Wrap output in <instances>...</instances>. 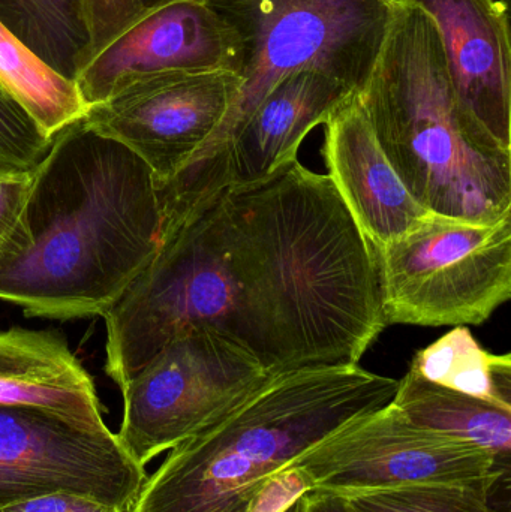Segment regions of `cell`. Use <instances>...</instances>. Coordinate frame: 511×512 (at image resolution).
Segmentation results:
<instances>
[{
  "label": "cell",
  "instance_id": "obj_1",
  "mask_svg": "<svg viewBox=\"0 0 511 512\" xmlns=\"http://www.w3.org/2000/svg\"><path fill=\"white\" fill-rule=\"evenodd\" d=\"M180 256L195 324L267 372L359 364L387 327L377 246L332 179L299 158L204 198Z\"/></svg>",
  "mask_w": 511,
  "mask_h": 512
},
{
  "label": "cell",
  "instance_id": "obj_2",
  "mask_svg": "<svg viewBox=\"0 0 511 512\" xmlns=\"http://www.w3.org/2000/svg\"><path fill=\"white\" fill-rule=\"evenodd\" d=\"M23 221V249L0 262V300L29 318H104L161 243L149 168L83 119L54 135Z\"/></svg>",
  "mask_w": 511,
  "mask_h": 512
},
{
  "label": "cell",
  "instance_id": "obj_3",
  "mask_svg": "<svg viewBox=\"0 0 511 512\" xmlns=\"http://www.w3.org/2000/svg\"><path fill=\"white\" fill-rule=\"evenodd\" d=\"M398 385L359 364L273 373L212 426L171 448L126 512H246L270 474L347 421L392 403Z\"/></svg>",
  "mask_w": 511,
  "mask_h": 512
},
{
  "label": "cell",
  "instance_id": "obj_4",
  "mask_svg": "<svg viewBox=\"0 0 511 512\" xmlns=\"http://www.w3.org/2000/svg\"><path fill=\"white\" fill-rule=\"evenodd\" d=\"M356 95L420 206L474 224L511 215V150L462 116L440 33L419 6L402 0L377 65Z\"/></svg>",
  "mask_w": 511,
  "mask_h": 512
},
{
  "label": "cell",
  "instance_id": "obj_5",
  "mask_svg": "<svg viewBox=\"0 0 511 512\" xmlns=\"http://www.w3.org/2000/svg\"><path fill=\"white\" fill-rule=\"evenodd\" d=\"M239 44L240 86L221 126L164 188L165 206L194 203L225 147L261 99L291 72L318 69L359 93L371 77L402 0H206Z\"/></svg>",
  "mask_w": 511,
  "mask_h": 512
},
{
  "label": "cell",
  "instance_id": "obj_6",
  "mask_svg": "<svg viewBox=\"0 0 511 512\" xmlns=\"http://www.w3.org/2000/svg\"><path fill=\"white\" fill-rule=\"evenodd\" d=\"M387 327L480 325L511 297V215L474 224L429 215L378 249Z\"/></svg>",
  "mask_w": 511,
  "mask_h": 512
},
{
  "label": "cell",
  "instance_id": "obj_7",
  "mask_svg": "<svg viewBox=\"0 0 511 512\" xmlns=\"http://www.w3.org/2000/svg\"><path fill=\"white\" fill-rule=\"evenodd\" d=\"M272 375L254 355L216 331H186L120 388L123 418L117 438L146 468L212 426Z\"/></svg>",
  "mask_w": 511,
  "mask_h": 512
},
{
  "label": "cell",
  "instance_id": "obj_8",
  "mask_svg": "<svg viewBox=\"0 0 511 512\" xmlns=\"http://www.w3.org/2000/svg\"><path fill=\"white\" fill-rule=\"evenodd\" d=\"M291 463L312 492L335 495L501 477L494 453L416 426L392 403L347 421Z\"/></svg>",
  "mask_w": 511,
  "mask_h": 512
},
{
  "label": "cell",
  "instance_id": "obj_9",
  "mask_svg": "<svg viewBox=\"0 0 511 512\" xmlns=\"http://www.w3.org/2000/svg\"><path fill=\"white\" fill-rule=\"evenodd\" d=\"M110 429L90 430L26 406L0 405V508L74 495L128 511L146 480Z\"/></svg>",
  "mask_w": 511,
  "mask_h": 512
},
{
  "label": "cell",
  "instance_id": "obj_10",
  "mask_svg": "<svg viewBox=\"0 0 511 512\" xmlns=\"http://www.w3.org/2000/svg\"><path fill=\"white\" fill-rule=\"evenodd\" d=\"M239 86L230 71L149 75L87 107L83 122L131 150L164 188L218 131Z\"/></svg>",
  "mask_w": 511,
  "mask_h": 512
},
{
  "label": "cell",
  "instance_id": "obj_11",
  "mask_svg": "<svg viewBox=\"0 0 511 512\" xmlns=\"http://www.w3.org/2000/svg\"><path fill=\"white\" fill-rule=\"evenodd\" d=\"M239 63L236 35L206 0H174L105 45L74 83L90 107L138 78L168 72L237 74Z\"/></svg>",
  "mask_w": 511,
  "mask_h": 512
},
{
  "label": "cell",
  "instance_id": "obj_12",
  "mask_svg": "<svg viewBox=\"0 0 511 512\" xmlns=\"http://www.w3.org/2000/svg\"><path fill=\"white\" fill-rule=\"evenodd\" d=\"M437 26L459 111L511 150L510 8L498 0H405Z\"/></svg>",
  "mask_w": 511,
  "mask_h": 512
},
{
  "label": "cell",
  "instance_id": "obj_13",
  "mask_svg": "<svg viewBox=\"0 0 511 512\" xmlns=\"http://www.w3.org/2000/svg\"><path fill=\"white\" fill-rule=\"evenodd\" d=\"M354 93L318 69L291 72L276 81L225 147L206 197L224 186L257 182L297 159L306 135Z\"/></svg>",
  "mask_w": 511,
  "mask_h": 512
},
{
  "label": "cell",
  "instance_id": "obj_14",
  "mask_svg": "<svg viewBox=\"0 0 511 512\" xmlns=\"http://www.w3.org/2000/svg\"><path fill=\"white\" fill-rule=\"evenodd\" d=\"M323 158L327 176L377 249L432 215L417 203L390 164L356 93L324 123Z\"/></svg>",
  "mask_w": 511,
  "mask_h": 512
},
{
  "label": "cell",
  "instance_id": "obj_15",
  "mask_svg": "<svg viewBox=\"0 0 511 512\" xmlns=\"http://www.w3.org/2000/svg\"><path fill=\"white\" fill-rule=\"evenodd\" d=\"M170 2L174 0H0V21L45 65L75 81L105 45Z\"/></svg>",
  "mask_w": 511,
  "mask_h": 512
},
{
  "label": "cell",
  "instance_id": "obj_16",
  "mask_svg": "<svg viewBox=\"0 0 511 512\" xmlns=\"http://www.w3.org/2000/svg\"><path fill=\"white\" fill-rule=\"evenodd\" d=\"M0 405L42 409L86 429H108L92 378L56 331H0Z\"/></svg>",
  "mask_w": 511,
  "mask_h": 512
},
{
  "label": "cell",
  "instance_id": "obj_17",
  "mask_svg": "<svg viewBox=\"0 0 511 512\" xmlns=\"http://www.w3.org/2000/svg\"><path fill=\"white\" fill-rule=\"evenodd\" d=\"M392 405L407 420L459 441L470 442L509 462L511 411L425 381L408 369Z\"/></svg>",
  "mask_w": 511,
  "mask_h": 512
},
{
  "label": "cell",
  "instance_id": "obj_18",
  "mask_svg": "<svg viewBox=\"0 0 511 512\" xmlns=\"http://www.w3.org/2000/svg\"><path fill=\"white\" fill-rule=\"evenodd\" d=\"M410 370L432 384L511 411V355L483 349L467 325L417 351Z\"/></svg>",
  "mask_w": 511,
  "mask_h": 512
},
{
  "label": "cell",
  "instance_id": "obj_19",
  "mask_svg": "<svg viewBox=\"0 0 511 512\" xmlns=\"http://www.w3.org/2000/svg\"><path fill=\"white\" fill-rule=\"evenodd\" d=\"M0 84L51 138L80 122L87 111L74 81L45 65L2 21Z\"/></svg>",
  "mask_w": 511,
  "mask_h": 512
},
{
  "label": "cell",
  "instance_id": "obj_20",
  "mask_svg": "<svg viewBox=\"0 0 511 512\" xmlns=\"http://www.w3.org/2000/svg\"><path fill=\"white\" fill-rule=\"evenodd\" d=\"M498 478L414 484L341 495L356 512H497L489 496Z\"/></svg>",
  "mask_w": 511,
  "mask_h": 512
},
{
  "label": "cell",
  "instance_id": "obj_21",
  "mask_svg": "<svg viewBox=\"0 0 511 512\" xmlns=\"http://www.w3.org/2000/svg\"><path fill=\"white\" fill-rule=\"evenodd\" d=\"M53 138L0 84V179L30 177L50 153Z\"/></svg>",
  "mask_w": 511,
  "mask_h": 512
},
{
  "label": "cell",
  "instance_id": "obj_22",
  "mask_svg": "<svg viewBox=\"0 0 511 512\" xmlns=\"http://www.w3.org/2000/svg\"><path fill=\"white\" fill-rule=\"evenodd\" d=\"M309 492H312L311 478L300 466L290 463L260 484L246 512H288Z\"/></svg>",
  "mask_w": 511,
  "mask_h": 512
},
{
  "label": "cell",
  "instance_id": "obj_23",
  "mask_svg": "<svg viewBox=\"0 0 511 512\" xmlns=\"http://www.w3.org/2000/svg\"><path fill=\"white\" fill-rule=\"evenodd\" d=\"M30 177L0 179V262L20 254L26 242L23 219Z\"/></svg>",
  "mask_w": 511,
  "mask_h": 512
},
{
  "label": "cell",
  "instance_id": "obj_24",
  "mask_svg": "<svg viewBox=\"0 0 511 512\" xmlns=\"http://www.w3.org/2000/svg\"><path fill=\"white\" fill-rule=\"evenodd\" d=\"M0 512H123L111 505L74 495H50L0 508Z\"/></svg>",
  "mask_w": 511,
  "mask_h": 512
},
{
  "label": "cell",
  "instance_id": "obj_25",
  "mask_svg": "<svg viewBox=\"0 0 511 512\" xmlns=\"http://www.w3.org/2000/svg\"><path fill=\"white\" fill-rule=\"evenodd\" d=\"M293 512H356L345 498L335 493L309 492L293 507Z\"/></svg>",
  "mask_w": 511,
  "mask_h": 512
},
{
  "label": "cell",
  "instance_id": "obj_26",
  "mask_svg": "<svg viewBox=\"0 0 511 512\" xmlns=\"http://www.w3.org/2000/svg\"><path fill=\"white\" fill-rule=\"evenodd\" d=\"M498 2H501L503 5L509 6L510 8V0H498Z\"/></svg>",
  "mask_w": 511,
  "mask_h": 512
},
{
  "label": "cell",
  "instance_id": "obj_27",
  "mask_svg": "<svg viewBox=\"0 0 511 512\" xmlns=\"http://www.w3.org/2000/svg\"><path fill=\"white\" fill-rule=\"evenodd\" d=\"M288 512H293V508H291V510H290V511H288Z\"/></svg>",
  "mask_w": 511,
  "mask_h": 512
}]
</instances>
